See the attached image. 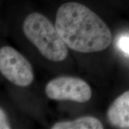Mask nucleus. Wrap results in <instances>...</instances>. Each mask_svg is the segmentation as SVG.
I'll return each instance as SVG.
<instances>
[{
	"mask_svg": "<svg viewBox=\"0 0 129 129\" xmlns=\"http://www.w3.org/2000/svg\"><path fill=\"white\" fill-rule=\"evenodd\" d=\"M55 26L66 45L78 52H101L112 42V33L106 22L88 7L78 2L60 6Z\"/></svg>",
	"mask_w": 129,
	"mask_h": 129,
	"instance_id": "1",
	"label": "nucleus"
},
{
	"mask_svg": "<svg viewBox=\"0 0 129 129\" xmlns=\"http://www.w3.org/2000/svg\"><path fill=\"white\" fill-rule=\"evenodd\" d=\"M26 37L36 47L44 57L52 62L66 59L68 50L55 26L45 16L34 12L28 15L23 23Z\"/></svg>",
	"mask_w": 129,
	"mask_h": 129,
	"instance_id": "2",
	"label": "nucleus"
},
{
	"mask_svg": "<svg viewBox=\"0 0 129 129\" xmlns=\"http://www.w3.org/2000/svg\"><path fill=\"white\" fill-rule=\"evenodd\" d=\"M0 73L9 82L19 87H27L34 80L31 64L12 47L0 48Z\"/></svg>",
	"mask_w": 129,
	"mask_h": 129,
	"instance_id": "3",
	"label": "nucleus"
},
{
	"mask_svg": "<svg viewBox=\"0 0 129 129\" xmlns=\"http://www.w3.org/2000/svg\"><path fill=\"white\" fill-rule=\"evenodd\" d=\"M50 99L86 103L92 97L90 85L83 79L71 76H60L51 80L45 87Z\"/></svg>",
	"mask_w": 129,
	"mask_h": 129,
	"instance_id": "4",
	"label": "nucleus"
},
{
	"mask_svg": "<svg viewBox=\"0 0 129 129\" xmlns=\"http://www.w3.org/2000/svg\"><path fill=\"white\" fill-rule=\"evenodd\" d=\"M107 119L114 128L129 129V90L121 94L111 103L107 111Z\"/></svg>",
	"mask_w": 129,
	"mask_h": 129,
	"instance_id": "5",
	"label": "nucleus"
},
{
	"mask_svg": "<svg viewBox=\"0 0 129 129\" xmlns=\"http://www.w3.org/2000/svg\"><path fill=\"white\" fill-rule=\"evenodd\" d=\"M103 125L98 118L92 116H83L71 121L57 122L52 129H103Z\"/></svg>",
	"mask_w": 129,
	"mask_h": 129,
	"instance_id": "6",
	"label": "nucleus"
},
{
	"mask_svg": "<svg viewBox=\"0 0 129 129\" xmlns=\"http://www.w3.org/2000/svg\"><path fill=\"white\" fill-rule=\"evenodd\" d=\"M118 46L123 52L129 55V37H122L118 42Z\"/></svg>",
	"mask_w": 129,
	"mask_h": 129,
	"instance_id": "7",
	"label": "nucleus"
},
{
	"mask_svg": "<svg viewBox=\"0 0 129 129\" xmlns=\"http://www.w3.org/2000/svg\"><path fill=\"white\" fill-rule=\"evenodd\" d=\"M11 126L6 115L5 112L2 108H0V129H9Z\"/></svg>",
	"mask_w": 129,
	"mask_h": 129,
	"instance_id": "8",
	"label": "nucleus"
}]
</instances>
